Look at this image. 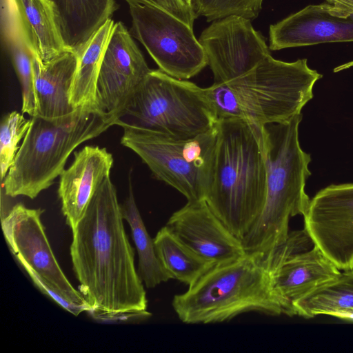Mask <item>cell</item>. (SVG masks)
<instances>
[{"label":"cell","mask_w":353,"mask_h":353,"mask_svg":"<svg viewBox=\"0 0 353 353\" xmlns=\"http://www.w3.org/2000/svg\"><path fill=\"white\" fill-rule=\"evenodd\" d=\"M110 176L94 194L72 231L70 256L79 291L95 318L145 319L151 316L134 252L123 225Z\"/></svg>","instance_id":"obj_1"},{"label":"cell","mask_w":353,"mask_h":353,"mask_svg":"<svg viewBox=\"0 0 353 353\" xmlns=\"http://www.w3.org/2000/svg\"><path fill=\"white\" fill-rule=\"evenodd\" d=\"M217 139L205 201L237 238L249 232L263 208L266 170L262 132L243 119L216 123Z\"/></svg>","instance_id":"obj_2"},{"label":"cell","mask_w":353,"mask_h":353,"mask_svg":"<svg viewBox=\"0 0 353 353\" xmlns=\"http://www.w3.org/2000/svg\"><path fill=\"white\" fill-rule=\"evenodd\" d=\"M303 115L265 125L262 148L266 170L265 201L261 214L241 239L245 252L259 257L283 243L289 235L290 219L304 216L310 199L305 192L311 175L310 154L299 140Z\"/></svg>","instance_id":"obj_3"},{"label":"cell","mask_w":353,"mask_h":353,"mask_svg":"<svg viewBox=\"0 0 353 353\" xmlns=\"http://www.w3.org/2000/svg\"><path fill=\"white\" fill-rule=\"evenodd\" d=\"M321 77L306 59L285 62L269 54L248 72L225 83H214L203 88V92L218 120L243 119L262 132L267 124L301 113Z\"/></svg>","instance_id":"obj_4"},{"label":"cell","mask_w":353,"mask_h":353,"mask_svg":"<svg viewBox=\"0 0 353 353\" xmlns=\"http://www.w3.org/2000/svg\"><path fill=\"white\" fill-rule=\"evenodd\" d=\"M30 126L2 181L6 195L36 198L65 170L70 154L115 122L95 106L78 108L57 119L31 117Z\"/></svg>","instance_id":"obj_5"},{"label":"cell","mask_w":353,"mask_h":353,"mask_svg":"<svg viewBox=\"0 0 353 353\" xmlns=\"http://www.w3.org/2000/svg\"><path fill=\"white\" fill-rule=\"evenodd\" d=\"M172 307L187 324L221 323L250 312L283 314L261 257L248 254L212 266L185 292L174 296Z\"/></svg>","instance_id":"obj_6"},{"label":"cell","mask_w":353,"mask_h":353,"mask_svg":"<svg viewBox=\"0 0 353 353\" xmlns=\"http://www.w3.org/2000/svg\"><path fill=\"white\" fill-rule=\"evenodd\" d=\"M217 117L203 88L151 70L131 96L116 125L127 124L176 139L212 129Z\"/></svg>","instance_id":"obj_7"},{"label":"cell","mask_w":353,"mask_h":353,"mask_svg":"<svg viewBox=\"0 0 353 353\" xmlns=\"http://www.w3.org/2000/svg\"><path fill=\"white\" fill-rule=\"evenodd\" d=\"M121 143L135 152L153 174L188 201L205 200L212 176L217 128L188 139L122 124Z\"/></svg>","instance_id":"obj_8"},{"label":"cell","mask_w":353,"mask_h":353,"mask_svg":"<svg viewBox=\"0 0 353 353\" xmlns=\"http://www.w3.org/2000/svg\"><path fill=\"white\" fill-rule=\"evenodd\" d=\"M129 7L130 32L145 47L159 70L187 80L208 65L204 49L192 28L158 7L139 4Z\"/></svg>","instance_id":"obj_9"},{"label":"cell","mask_w":353,"mask_h":353,"mask_svg":"<svg viewBox=\"0 0 353 353\" xmlns=\"http://www.w3.org/2000/svg\"><path fill=\"white\" fill-rule=\"evenodd\" d=\"M310 242L305 228L293 231L283 243L261 257L283 314L290 316H294L295 301L341 272L316 246L307 250Z\"/></svg>","instance_id":"obj_10"},{"label":"cell","mask_w":353,"mask_h":353,"mask_svg":"<svg viewBox=\"0 0 353 353\" xmlns=\"http://www.w3.org/2000/svg\"><path fill=\"white\" fill-rule=\"evenodd\" d=\"M303 217L314 245L339 270H353V183L319 190Z\"/></svg>","instance_id":"obj_11"},{"label":"cell","mask_w":353,"mask_h":353,"mask_svg":"<svg viewBox=\"0 0 353 353\" xmlns=\"http://www.w3.org/2000/svg\"><path fill=\"white\" fill-rule=\"evenodd\" d=\"M199 41L215 83L240 77L270 54L265 38L254 29L251 20L236 15L215 20Z\"/></svg>","instance_id":"obj_12"},{"label":"cell","mask_w":353,"mask_h":353,"mask_svg":"<svg viewBox=\"0 0 353 353\" xmlns=\"http://www.w3.org/2000/svg\"><path fill=\"white\" fill-rule=\"evenodd\" d=\"M150 70L130 32L122 22L115 23L97 79V109L116 125L131 96Z\"/></svg>","instance_id":"obj_13"},{"label":"cell","mask_w":353,"mask_h":353,"mask_svg":"<svg viewBox=\"0 0 353 353\" xmlns=\"http://www.w3.org/2000/svg\"><path fill=\"white\" fill-rule=\"evenodd\" d=\"M43 212L41 209L28 208L19 203L1 217L3 233L10 250L22 267L30 268L72 301L90 307L57 261L41 220Z\"/></svg>","instance_id":"obj_14"},{"label":"cell","mask_w":353,"mask_h":353,"mask_svg":"<svg viewBox=\"0 0 353 353\" xmlns=\"http://www.w3.org/2000/svg\"><path fill=\"white\" fill-rule=\"evenodd\" d=\"M165 226L212 265L230 262L246 254L241 239L214 214L205 200L188 201L172 214Z\"/></svg>","instance_id":"obj_15"},{"label":"cell","mask_w":353,"mask_h":353,"mask_svg":"<svg viewBox=\"0 0 353 353\" xmlns=\"http://www.w3.org/2000/svg\"><path fill=\"white\" fill-rule=\"evenodd\" d=\"M269 35L272 50L353 41V14H335L327 2L309 5L271 25Z\"/></svg>","instance_id":"obj_16"},{"label":"cell","mask_w":353,"mask_h":353,"mask_svg":"<svg viewBox=\"0 0 353 353\" xmlns=\"http://www.w3.org/2000/svg\"><path fill=\"white\" fill-rule=\"evenodd\" d=\"M113 161L105 148L87 145L74 153L72 163L59 176L58 195L72 230L84 216L102 183L110 176Z\"/></svg>","instance_id":"obj_17"},{"label":"cell","mask_w":353,"mask_h":353,"mask_svg":"<svg viewBox=\"0 0 353 353\" xmlns=\"http://www.w3.org/2000/svg\"><path fill=\"white\" fill-rule=\"evenodd\" d=\"M77 63V53L70 50L47 62L34 57L35 116L57 119L75 111L70 102V91Z\"/></svg>","instance_id":"obj_18"},{"label":"cell","mask_w":353,"mask_h":353,"mask_svg":"<svg viewBox=\"0 0 353 353\" xmlns=\"http://www.w3.org/2000/svg\"><path fill=\"white\" fill-rule=\"evenodd\" d=\"M34 57L47 62L68 50L50 0H11Z\"/></svg>","instance_id":"obj_19"},{"label":"cell","mask_w":353,"mask_h":353,"mask_svg":"<svg viewBox=\"0 0 353 353\" xmlns=\"http://www.w3.org/2000/svg\"><path fill=\"white\" fill-rule=\"evenodd\" d=\"M68 50L77 52L118 6L115 0H50Z\"/></svg>","instance_id":"obj_20"},{"label":"cell","mask_w":353,"mask_h":353,"mask_svg":"<svg viewBox=\"0 0 353 353\" xmlns=\"http://www.w3.org/2000/svg\"><path fill=\"white\" fill-rule=\"evenodd\" d=\"M1 30L2 41L5 42L21 85V112L34 117L36 115L34 55L10 0H1Z\"/></svg>","instance_id":"obj_21"},{"label":"cell","mask_w":353,"mask_h":353,"mask_svg":"<svg viewBox=\"0 0 353 353\" xmlns=\"http://www.w3.org/2000/svg\"><path fill=\"white\" fill-rule=\"evenodd\" d=\"M114 24L112 19H108L76 52L78 63L70 91V102L75 109L96 107L97 79Z\"/></svg>","instance_id":"obj_22"},{"label":"cell","mask_w":353,"mask_h":353,"mask_svg":"<svg viewBox=\"0 0 353 353\" xmlns=\"http://www.w3.org/2000/svg\"><path fill=\"white\" fill-rule=\"evenodd\" d=\"M128 196L121 206V212L130 228L139 256L138 274L145 286L154 288L172 279L165 270L156 253L154 240L149 235L137 206L129 174Z\"/></svg>","instance_id":"obj_23"},{"label":"cell","mask_w":353,"mask_h":353,"mask_svg":"<svg viewBox=\"0 0 353 353\" xmlns=\"http://www.w3.org/2000/svg\"><path fill=\"white\" fill-rule=\"evenodd\" d=\"M157 256L165 270L188 286L195 283L212 266L199 256L166 227H163L153 239Z\"/></svg>","instance_id":"obj_24"},{"label":"cell","mask_w":353,"mask_h":353,"mask_svg":"<svg viewBox=\"0 0 353 353\" xmlns=\"http://www.w3.org/2000/svg\"><path fill=\"white\" fill-rule=\"evenodd\" d=\"M294 315L312 318L336 310H353V270H343L293 304Z\"/></svg>","instance_id":"obj_25"},{"label":"cell","mask_w":353,"mask_h":353,"mask_svg":"<svg viewBox=\"0 0 353 353\" xmlns=\"http://www.w3.org/2000/svg\"><path fill=\"white\" fill-rule=\"evenodd\" d=\"M31 123V119L13 111L6 114L1 122L0 168L1 180L3 181L20 148L19 143L24 138Z\"/></svg>","instance_id":"obj_26"},{"label":"cell","mask_w":353,"mask_h":353,"mask_svg":"<svg viewBox=\"0 0 353 353\" xmlns=\"http://www.w3.org/2000/svg\"><path fill=\"white\" fill-rule=\"evenodd\" d=\"M263 0H193L192 10L196 17L202 16L208 21L231 15L255 19Z\"/></svg>","instance_id":"obj_27"},{"label":"cell","mask_w":353,"mask_h":353,"mask_svg":"<svg viewBox=\"0 0 353 353\" xmlns=\"http://www.w3.org/2000/svg\"><path fill=\"white\" fill-rule=\"evenodd\" d=\"M34 285L45 294L48 295L54 302L64 310L74 316H78L84 311H89L90 307L74 302L65 294L61 290L52 283L40 276L28 267H23Z\"/></svg>","instance_id":"obj_28"},{"label":"cell","mask_w":353,"mask_h":353,"mask_svg":"<svg viewBox=\"0 0 353 353\" xmlns=\"http://www.w3.org/2000/svg\"><path fill=\"white\" fill-rule=\"evenodd\" d=\"M128 5H145L161 8L176 17L190 27L193 28L196 18L193 10L181 0H124Z\"/></svg>","instance_id":"obj_29"},{"label":"cell","mask_w":353,"mask_h":353,"mask_svg":"<svg viewBox=\"0 0 353 353\" xmlns=\"http://www.w3.org/2000/svg\"><path fill=\"white\" fill-rule=\"evenodd\" d=\"M331 6V11L337 15L353 14V0H325Z\"/></svg>","instance_id":"obj_30"},{"label":"cell","mask_w":353,"mask_h":353,"mask_svg":"<svg viewBox=\"0 0 353 353\" xmlns=\"http://www.w3.org/2000/svg\"><path fill=\"white\" fill-rule=\"evenodd\" d=\"M327 315L335 316L345 321H353V310H336Z\"/></svg>","instance_id":"obj_31"},{"label":"cell","mask_w":353,"mask_h":353,"mask_svg":"<svg viewBox=\"0 0 353 353\" xmlns=\"http://www.w3.org/2000/svg\"><path fill=\"white\" fill-rule=\"evenodd\" d=\"M185 5L187 6L192 8L193 0H181Z\"/></svg>","instance_id":"obj_32"}]
</instances>
